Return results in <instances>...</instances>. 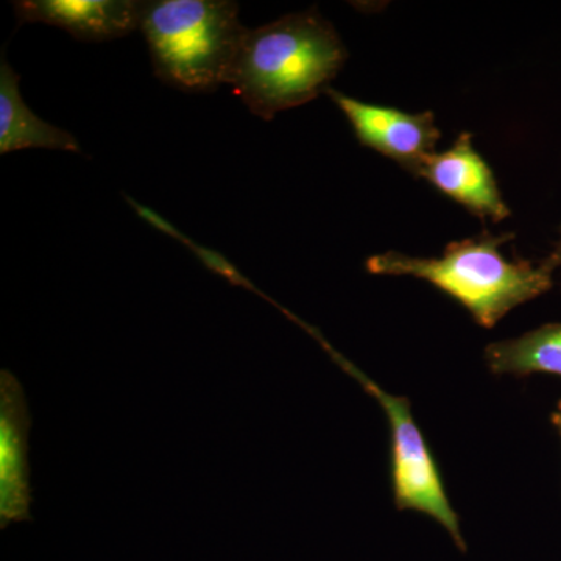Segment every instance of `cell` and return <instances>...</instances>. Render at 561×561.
<instances>
[{
	"label": "cell",
	"instance_id": "obj_1",
	"mask_svg": "<svg viewBox=\"0 0 561 561\" xmlns=\"http://www.w3.org/2000/svg\"><path fill=\"white\" fill-rule=\"evenodd\" d=\"M346 55L332 24L302 11L249 28L227 84L254 116L272 121L330 90Z\"/></svg>",
	"mask_w": 561,
	"mask_h": 561
},
{
	"label": "cell",
	"instance_id": "obj_2",
	"mask_svg": "<svg viewBox=\"0 0 561 561\" xmlns=\"http://www.w3.org/2000/svg\"><path fill=\"white\" fill-rule=\"evenodd\" d=\"M508 236L453 242L442 257L405 256L390 251L367 262L375 275L415 276L426 279L471 312L481 327L493 328L516 306L551 289L561 265V247L540 264L508 261L500 247Z\"/></svg>",
	"mask_w": 561,
	"mask_h": 561
},
{
	"label": "cell",
	"instance_id": "obj_3",
	"mask_svg": "<svg viewBox=\"0 0 561 561\" xmlns=\"http://www.w3.org/2000/svg\"><path fill=\"white\" fill-rule=\"evenodd\" d=\"M247 31L231 0H146L140 11L154 76L187 94L228 83Z\"/></svg>",
	"mask_w": 561,
	"mask_h": 561
},
{
	"label": "cell",
	"instance_id": "obj_4",
	"mask_svg": "<svg viewBox=\"0 0 561 561\" xmlns=\"http://www.w3.org/2000/svg\"><path fill=\"white\" fill-rule=\"evenodd\" d=\"M317 341L321 343L332 360L346 375L356 379L368 393L381 404L391 427V474H393L394 504L400 511H415L430 515L451 535L461 552L467 551L461 537L459 515L453 511L446 496L442 476L426 440L416 426L411 411V402L404 397L387 393L359 368L354 367L342 354L332 350L317 331Z\"/></svg>",
	"mask_w": 561,
	"mask_h": 561
},
{
	"label": "cell",
	"instance_id": "obj_5",
	"mask_svg": "<svg viewBox=\"0 0 561 561\" xmlns=\"http://www.w3.org/2000/svg\"><path fill=\"white\" fill-rule=\"evenodd\" d=\"M327 94L348 117L351 127L364 146L400 162L405 171L412 172L424 158L435 153L440 130L435 127L434 114H409L373 105L332 88Z\"/></svg>",
	"mask_w": 561,
	"mask_h": 561
},
{
	"label": "cell",
	"instance_id": "obj_6",
	"mask_svg": "<svg viewBox=\"0 0 561 561\" xmlns=\"http://www.w3.org/2000/svg\"><path fill=\"white\" fill-rule=\"evenodd\" d=\"M32 416L21 382L0 371V527L32 522L28 432Z\"/></svg>",
	"mask_w": 561,
	"mask_h": 561
},
{
	"label": "cell",
	"instance_id": "obj_7",
	"mask_svg": "<svg viewBox=\"0 0 561 561\" xmlns=\"http://www.w3.org/2000/svg\"><path fill=\"white\" fill-rule=\"evenodd\" d=\"M412 172L482 219L501 221L511 216L493 172L472 146L470 133L460 135L451 149L424 158Z\"/></svg>",
	"mask_w": 561,
	"mask_h": 561
},
{
	"label": "cell",
	"instance_id": "obj_8",
	"mask_svg": "<svg viewBox=\"0 0 561 561\" xmlns=\"http://www.w3.org/2000/svg\"><path fill=\"white\" fill-rule=\"evenodd\" d=\"M20 24L54 25L84 43L124 38L139 31L142 0H21Z\"/></svg>",
	"mask_w": 561,
	"mask_h": 561
},
{
	"label": "cell",
	"instance_id": "obj_9",
	"mask_svg": "<svg viewBox=\"0 0 561 561\" xmlns=\"http://www.w3.org/2000/svg\"><path fill=\"white\" fill-rule=\"evenodd\" d=\"M21 77L5 57L0 60V153L49 149L80 153L79 140L69 131L36 116L22 99Z\"/></svg>",
	"mask_w": 561,
	"mask_h": 561
},
{
	"label": "cell",
	"instance_id": "obj_10",
	"mask_svg": "<svg viewBox=\"0 0 561 561\" xmlns=\"http://www.w3.org/2000/svg\"><path fill=\"white\" fill-rule=\"evenodd\" d=\"M485 357L494 373L561 376V323L546 324L513 341L493 343Z\"/></svg>",
	"mask_w": 561,
	"mask_h": 561
},
{
	"label": "cell",
	"instance_id": "obj_11",
	"mask_svg": "<svg viewBox=\"0 0 561 561\" xmlns=\"http://www.w3.org/2000/svg\"><path fill=\"white\" fill-rule=\"evenodd\" d=\"M552 423L553 426L557 427V431H559L560 437H561V411H557L552 415Z\"/></svg>",
	"mask_w": 561,
	"mask_h": 561
}]
</instances>
